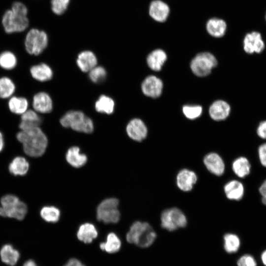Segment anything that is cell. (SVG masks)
<instances>
[{"instance_id":"15","label":"cell","mask_w":266,"mask_h":266,"mask_svg":"<svg viewBox=\"0 0 266 266\" xmlns=\"http://www.w3.org/2000/svg\"><path fill=\"white\" fill-rule=\"evenodd\" d=\"M206 168L212 174L222 175L225 169V163L222 158L216 153H210L205 156L203 160Z\"/></svg>"},{"instance_id":"10","label":"cell","mask_w":266,"mask_h":266,"mask_svg":"<svg viewBox=\"0 0 266 266\" xmlns=\"http://www.w3.org/2000/svg\"><path fill=\"white\" fill-rule=\"evenodd\" d=\"M265 45L261 34L257 32L248 33L243 40V49L247 54L260 53L265 48Z\"/></svg>"},{"instance_id":"48","label":"cell","mask_w":266,"mask_h":266,"mask_svg":"<svg viewBox=\"0 0 266 266\" xmlns=\"http://www.w3.org/2000/svg\"></svg>"},{"instance_id":"38","label":"cell","mask_w":266,"mask_h":266,"mask_svg":"<svg viewBox=\"0 0 266 266\" xmlns=\"http://www.w3.org/2000/svg\"><path fill=\"white\" fill-rule=\"evenodd\" d=\"M70 0H51V10L58 15L63 14L67 9Z\"/></svg>"},{"instance_id":"40","label":"cell","mask_w":266,"mask_h":266,"mask_svg":"<svg viewBox=\"0 0 266 266\" xmlns=\"http://www.w3.org/2000/svg\"><path fill=\"white\" fill-rule=\"evenodd\" d=\"M12 11L18 14L27 16L28 9L26 5L20 1H15L11 5L10 9Z\"/></svg>"},{"instance_id":"22","label":"cell","mask_w":266,"mask_h":266,"mask_svg":"<svg viewBox=\"0 0 266 266\" xmlns=\"http://www.w3.org/2000/svg\"><path fill=\"white\" fill-rule=\"evenodd\" d=\"M7 106L11 113L21 115L29 109V102L24 97L13 96L8 99Z\"/></svg>"},{"instance_id":"46","label":"cell","mask_w":266,"mask_h":266,"mask_svg":"<svg viewBox=\"0 0 266 266\" xmlns=\"http://www.w3.org/2000/svg\"><path fill=\"white\" fill-rule=\"evenodd\" d=\"M23 266H37L35 263L32 260L27 261L23 265Z\"/></svg>"},{"instance_id":"23","label":"cell","mask_w":266,"mask_h":266,"mask_svg":"<svg viewBox=\"0 0 266 266\" xmlns=\"http://www.w3.org/2000/svg\"><path fill=\"white\" fill-rule=\"evenodd\" d=\"M66 158L70 165L76 168L83 166L87 161L86 155L81 153L77 146H72L67 150Z\"/></svg>"},{"instance_id":"41","label":"cell","mask_w":266,"mask_h":266,"mask_svg":"<svg viewBox=\"0 0 266 266\" xmlns=\"http://www.w3.org/2000/svg\"><path fill=\"white\" fill-rule=\"evenodd\" d=\"M258 156L261 165L266 168V143H264L259 146Z\"/></svg>"},{"instance_id":"4","label":"cell","mask_w":266,"mask_h":266,"mask_svg":"<svg viewBox=\"0 0 266 266\" xmlns=\"http://www.w3.org/2000/svg\"><path fill=\"white\" fill-rule=\"evenodd\" d=\"M0 216L23 220L28 211L27 205L16 196L9 194L0 199Z\"/></svg>"},{"instance_id":"16","label":"cell","mask_w":266,"mask_h":266,"mask_svg":"<svg viewBox=\"0 0 266 266\" xmlns=\"http://www.w3.org/2000/svg\"><path fill=\"white\" fill-rule=\"evenodd\" d=\"M169 11L168 5L161 0H154L150 4L149 15L157 22H163L166 21L169 15Z\"/></svg>"},{"instance_id":"17","label":"cell","mask_w":266,"mask_h":266,"mask_svg":"<svg viewBox=\"0 0 266 266\" xmlns=\"http://www.w3.org/2000/svg\"><path fill=\"white\" fill-rule=\"evenodd\" d=\"M29 71L33 79L40 82H44L51 80L53 75L51 67L44 63L32 66Z\"/></svg>"},{"instance_id":"11","label":"cell","mask_w":266,"mask_h":266,"mask_svg":"<svg viewBox=\"0 0 266 266\" xmlns=\"http://www.w3.org/2000/svg\"><path fill=\"white\" fill-rule=\"evenodd\" d=\"M162 81L154 75L147 76L141 84V90L146 96L152 98L159 97L162 92Z\"/></svg>"},{"instance_id":"32","label":"cell","mask_w":266,"mask_h":266,"mask_svg":"<svg viewBox=\"0 0 266 266\" xmlns=\"http://www.w3.org/2000/svg\"><path fill=\"white\" fill-rule=\"evenodd\" d=\"M121 246V242L117 235L113 233H109L106 237L105 242L100 244V248L109 253L117 252Z\"/></svg>"},{"instance_id":"27","label":"cell","mask_w":266,"mask_h":266,"mask_svg":"<svg viewBox=\"0 0 266 266\" xmlns=\"http://www.w3.org/2000/svg\"><path fill=\"white\" fill-rule=\"evenodd\" d=\"M98 231L95 226L91 223L81 225L77 231L78 239L85 243H90L98 236Z\"/></svg>"},{"instance_id":"9","label":"cell","mask_w":266,"mask_h":266,"mask_svg":"<svg viewBox=\"0 0 266 266\" xmlns=\"http://www.w3.org/2000/svg\"><path fill=\"white\" fill-rule=\"evenodd\" d=\"M1 23L5 32L10 34L25 31L29 26V21L27 16L8 9L2 17Z\"/></svg>"},{"instance_id":"8","label":"cell","mask_w":266,"mask_h":266,"mask_svg":"<svg viewBox=\"0 0 266 266\" xmlns=\"http://www.w3.org/2000/svg\"><path fill=\"white\" fill-rule=\"evenodd\" d=\"M187 223V220L185 215L176 207L165 209L161 214V227L168 231H173L184 228Z\"/></svg>"},{"instance_id":"21","label":"cell","mask_w":266,"mask_h":266,"mask_svg":"<svg viewBox=\"0 0 266 266\" xmlns=\"http://www.w3.org/2000/svg\"><path fill=\"white\" fill-rule=\"evenodd\" d=\"M231 111L230 105L226 101L218 100L214 102L210 106L209 113L211 118L215 121L226 119Z\"/></svg>"},{"instance_id":"6","label":"cell","mask_w":266,"mask_h":266,"mask_svg":"<svg viewBox=\"0 0 266 266\" xmlns=\"http://www.w3.org/2000/svg\"><path fill=\"white\" fill-rule=\"evenodd\" d=\"M119 200L114 198L102 200L97 208V218L105 224L117 223L120 218Z\"/></svg>"},{"instance_id":"34","label":"cell","mask_w":266,"mask_h":266,"mask_svg":"<svg viewBox=\"0 0 266 266\" xmlns=\"http://www.w3.org/2000/svg\"><path fill=\"white\" fill-rule=\"evenodd\" d=\"M17 58L10 51H4L0 54V67L4 70H11L16 66Z\"/></svg>"},{"instance_id":"33","label":"cell","mask_w":266,"mask_h":266,"mask_svg":"<svg viewBox=\"0 0 266 266\" xmlns=\"http://www.w3.org/2000/svg\"><path fill=\"white\" fill-rule=\"evenodd\" d=\"M224 248L228 253L236 252L240 246V240L239 237L233 233H227L223 236Z\"/></svg>"},{"instance_id":"35","label":"cell","mask_w":266,"mask_h":266,"mask_svg":"<svg viewBox=\"0 0 266 266\" xmlns=\"http://www.w3.org/2000/svg\"><path fill=\"white\" fill-rule=\"evenodd\" d=\"M41 218L47 222L56 223L60 217V211L58 208L53 206L43 207L40 210Z\"/></svg>"},{"instance_id":"28","label":"cell","mask_w":266,"mask_h":266,"mask_svg":"<svg viewBox=\"0 0 266 266\" xmlns=\"http://www.w3.org/2000/svg\"><path fill=\"white\" fill-rule=\"evenodd\" d=\"M1 261L6 265L14 266L20 257L19 252L10 244L3 246L0 251Z\"/></svg>"},{"instance_id":"37","label":"cell","mask_w":266,"mask_h":266,"mask_svg":"<svg viewBox=\"0 0 266 266\" xmlns=\"http://www.w3.org/2000/svg\"><path fill=\"white\" fill-rule=\"evenodd\" d=\"M182 111L187 118L193 120L200 116L202 109L200 105H186L183 107Z\"/></svg>"},{"instance_id":"36","label":"cell","mask_w":266,"mask_h":266,"mask_svg":"<svg viewBox=\"0 0 266 266\" xmlns=\"http://www.w3.org/2000/svg\"><path fill=\"white\" fill-rule=\"evenodd\" d=\"M106 71L101 66H96L89 72V77L95 83L103 82L106 77Z\"/></svg>"},{"instance_id":"19","label":"cell","mask_w":266,"mask_h":266,"mask_svg":"<svg viewBox=\"0 0 266 266\" xmlns=\"http://www.w3.org/2000/svg\"><path fill=\"white\" fill-rule=\"evenodd\" d=\"M42 123V119L39 114L33 109H28L20 115L19 128L24 130L32 128L39 127Z\"/></svg>"},{"instance_id":"44","label":"cell","mask_w":266,"mask_h":266,"mask_svg":"<svg viewBox=\"0 0 266 266\" xmlns=\"http://www.w3.org/2000/svg\"><path fill=\"white\" fill-rule=\"evenodd\" d=\"M64 266H85L79 260L72 258Z\"/></svg>"},{"instance_id":"5","label":"cell","mask_w":266,"mask_h":266,"mask_svg":"<svg viewBox=\"0 0 266 266\" xmlns=\"http://www.w3.org/2000/svg\"><path fill=\"white\" fill-rule=\"evenodd\" d=\"M48 37L42 30L33 28L27 33L24 46L26 52L31 55L38 56L47 47Z\"/></svg>"},{"instance_id":"45","label":"cell","mask_w":266,"mask_h":266,"mask_svg":"<svg viewBox=\"0 0 266 266\" xmlns=\"http://www.w3.org/2000/svg\"><path fill=\"white\" fill-rule=\"evenodd\" d=\"M4 145V138L2 133L0 131V152L3 150Z\"/></svg>"},{"instance_id":"2","label":"cell","mask_w":266,"mask_h":266,"mask_svg":"<svg viewBox=\"0 0 266 266\" xmlns=\"http://www.w3.org/2000/svg\"><path fill=\"white\" fill-rule=\"evenodd\" d=\"M156 237V232L149 224L138 221L132 225L126 234V239L128 242L141 248L151 246Z\"/></svg>"},{"instance_id":"30","label":"cell","mask_w":266,"mask_h":266,"mask_svg":"<svg viewBox=\"0 0 266 266\" xmlns=\"http://www.w3.org/2000/svg\"><path fill=\"white\" fill-rule=\"evenodd\" d=\"M29 168L28 161L22 157H15L9 165V172L15 176L25 175Z\"/></svg>"},{"instance_id":"31","label":"cell","mask_w":266,"mask_h":266,"mask_svg":"<svg viewBox=\"0 0 266 266\" xmlns=\"http://www.w3.org/2000/svg\"><path fill=\"white\" fill-rule=\"evenodd\" d=\"M15 91V84L10 77H0V99H9L13 96Z\"/></svg>"},{"instance_id":"1","label":"cell","mask_w":266,"mask_h":266,"mask_svg":"<svg viewBox=\"0 0 266 266\" xmlns=\"http://www.w3.org/2000/svg\"><path fill=\"white\" fill-rule=\"evenodd\" d=\"M16 138L22 144L25 153L32 157L42 156L48 145L47 137L40 127L20 130Z\"/></svg>"},{"instance_id":"29","label":"cell","mask_w":266,"mask_h":266,"mask_svg":"<svg viewBox=\"0 0 266 266\" xmlns=\"http://www.w3.org/2000/svg\"><path fill=\"white\" fill-rule=\"evenodd\" d=\"M114 107V100L104 95L100 96L95 104L96 110L101 113L111 114L113 112Z\"/></svg>"},{"instance_id":"43","label":"cell","mask_w":266,"mask_h":266,"mask_svg":"<svg viewBox=\"0 0 266 266\" xmlns=\"http://www.w3.org/2000/svg\"><path fill=\"white\" fill-rule=\"evenodd\" d=\"M259 192L261 196V201L266 206V179L263 181L259 188Z\"/></svg>"},{"instance_id":"12","label":"cell","mask_w":266,"mask_h":266,"mask_svg":"<svg viewBox=\"0 0 266 266\" xmlns=\"http://www.w3.org/2000/svg\"><path fill=\"white\" fill-rule=\"evenodd\" d=\"M33 109L38 114H46L52 111L53 101L50 96L46 92L36 93L33 97Z\"/></svg>"},{"instance_id":"20","label":"cell","mask_w":266,"mask_h":266,"mask_svg":"<svg viewBox=\"0 0 266 266\" xmlns=\"http://www.w3.org/2000/svg\"><path fill=\"white\" fill-rule=\"evenodd\" d=\"M98 60L95 54L91 51L81 52L77 56L76 64L79 69L84 72H89L97 66Z\"/></svg>"},{"instance_id":"42","label":"cell","mask_w":266,"mask_h":266,"mask_svg":"<svg viewBox=\"0 0 266 266\" xmlns=\"http://www.w3.org/2000/svg\"><path fill=\"white\" fill-rule=\"evenodd\" d=\"M256 132L259 137L266 139V121L260 123L257 128Z\"/></svg>"},{"instance_id":"47","label":"cell","mask_w":266,"mask_h":266,"mask_svg":"<svg viewBox=\"0 0 266 266\" xmlns=\"http://www.w3.org/2000/svg\"><path fill=\"white\" fill-rule=\"evenodd\" d=\"M261 260L263 264L266 266V250L261 255Z\"/></svg>"},{"instance_id":"13","label":"cell","mask_w":266,"mask_h":266,"mask_svg":"<svg viewBox=\"0 0 266 266\" xmlns=\"http://www.w3.org/2000/svg\"><path fill=\"white\" fill-rule=\"evenodd\" d=\"M126 132L130 138L136 141H141L147 135V128L140 119H132L126 126Z\"/></svg>"},{"instance_id":"7","label":"cell","mask_w":266,"mask_h":266,"mask_svg":"<svg viewBox=\"0 0 266 266\" xmlns=\"http://www.w3.org/2000/svg\"><path fill=\"white\" fill-rule=\"evenodd\" d=\"M217 65L215 56L208 52L198 54L192 60L191 69L196 75L204 77L209 75Z\"/></svg>"},{"instance_id":"3","label":"cell","mask_w":266,"mask_h":266,"mask_svg":"<svg viewBox=\"0 0 266 266\" xmlns=\"http://www.w3.org/2000/svg\"><path fill=\"white\" fill-rule=\"evenodd\" d=\"M60 122L63 127L78 132L90 133L94 131L93 121L81 111L67 112L61 118Z\"/></svg>"},{"instance_id":"24","label":"cell","mask_w":266,"mask_h":266,"mask_svg":"<svg viewBox=\"0 0 266 266\" xmlns=\"http://www.w3.org/2000/svg\"><path fill=\"white\" fill-rule=\"evenodd\" d=\"M167 55L162 49H156L147 56L146 62L148 66L153 70L159 71L166 60Z\"/></svg>"},{"instance_id":"25","label":"cell","mask_w":266,"mask_h":266,"mask_svg":"<svg viewBox=\"0 0 266 266\" xmlns=\"http://www.w3.org/2000/svg\"><path fill=\"white\" fill-rule=\"evenodd\" d=\"M232 167L234 173L241 178H245L251 172V165L250 161L243 156L236 158L233 161Z\"/></svg>"},{"instance_id":"18","label":"cell","mask_w":266,"mask_h":266,"mask_svg":"<svg viewBox=\"0 0 266 266\" xmlns=\"http://www.w3.org/2000/svg\"><path fill=\"white\" fill-rule=\"evenodd\" d=\"M224 191L229 200L239 201L244 196L245 189L242 182L237 180H232L225 185Z\"/></svg>"},{"instance_id":"14","label":"cell","mask_w":266,"mask_h":266,"mask_svg":"<svg viewBox=\"0 0 266 266\" xmlns=\"http://www.w3.org/2000/svg\"><path fill=\"white\" fill-rule=\"evenodd\" d=\"M197 176L193 171L184 168L180 170L176 176V184L184 192L192 190L197 181Z\"/></svg>"},{"instance_id":"39","label":"cell","mask_w":266,"mask_h":266,"mask_svg":"<svg viewBox=\"0 0 266 266\" xmlns=\"http://www.w3.org/2000/svg\"><path fill=\"white\" fill-rule=\"evenodd\" d=\"M237 266H257L254 258L249 254L242 256L237 262Z\"/></svg>"},{"instance_id":"26","label":"cell","mask_w":266,"mask_h":266,"mask_svg":"<svg viewBox=\"0 0 266 266\" xmlns=\"http://www.w3.org/2000/svg\"><path fill=\"white\" fill-rule=\"evenodd\" d=\"M206 28L208 33L215 37H221L226 33L227 24L225 21L217 18H212L208 20Z\"/></svg>"}]
</instances>
